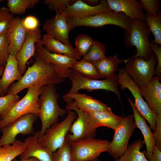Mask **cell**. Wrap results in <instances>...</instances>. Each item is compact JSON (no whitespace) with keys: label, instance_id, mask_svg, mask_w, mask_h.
I'll return each mask as SVG.
<instances>
[{"label":"cell","instance_id":"6da1fadb","mask_svg":"<svg viewBox=\"0 0 161 161\" xmlns=\"http://www.w3.org/2000/svg\"><path fill=\"white\" fill-rule=\"evenodd\" d=\"M65 79L59 76L52 64L46 63L36 54L33 64L28 67L19 80L10 86L6 93L17 95L26 88L31 87H41L51 83L55 85L63 82Z\"/></svg>","mask_w":161,"mask_h":161},{"label":"cell","instance_id":"7a4b0ae2","mask_svg":"<svg viewBox=\"0 0 161 161\" xmlns=\"http://www.w3.org/2000/svg\"><path fill=\"white\" fill-rule=\"evenodd\" d=\"M38 100L40 108L39 117L41 122L38 138L41 137L52 124L58 122V117L63 116L67 111L58 104L59 95L55 84H49L41 88Z\"/></svg>","mask_w":161,"mask_h":161},{"label":"cell","instance_id":"3957f363","mask_svg":"<svg viewBox=\"0 0 161 161\" xmlns=\"http://www.w3.org/2000/svg\"><path fill=\"white\" fill-rule=\"evenodd\" d=\"M71 31L78 26L98 28L107 25H113L123 29L129 33L132 20L125 14L115 11L101 13L86 17L66 19Z\"/></svg>","mask_w":161,"mask_h":161},{"label":"cell","instance_id":"277c9868","mask_svg":"<svg viewBox=\"0 0 161 161\" xmlns=\"http://www.w3.org/2000/svg\"><path fill=\"white\" fill-rule=\"evenodd\" d=\"M72 83L69 91L63 97L74 94L78 93L80 90L85 89L91 92L97 90H104L114 93L120 100L121 95L118 89L120 85L117 74L109 78L96 80L86 78L77 71L73 70L69 77Z\"/></svg>","mask_w":161,"mask_h":161},{"label":"cell","instance_id":"5b68a950","mask_svg":"<svg viewBox=\"0 0 161 161\" xmlns=\"http://www.w3.org/2000/svg\"><path fill=\"white\" fill-rule=\"evenodd\" d=\"M150 33L145 20H132L130 32L124 33V42L127 47H135L137 52L134 56L149 60L153 52L148 38Z\"/></svg>","mask_w":161,"mask_h":161},{"label":"cell","instance_id":"8992f818","mask_svg":"<svg viewBox=\"0 0 161 161\" xmlns=\"http://www.w3.org/2000/svg\"><path fill=\"white\" fill-rule=\"evenodd\" d=\"M65 109L74 111L78 117L72 123L65 141L70 144L87 138H95L97 128L89 116L72 102L67 103Z\"/></svg>","mask_w":161,"mask_h":161},{"label":"cell","instance_id":"52a82bcc","mask_svg":"<svg viewBox=\"0 0 161 161\" xmlns=\"http://www.w3.org/2000/svg\"><path fill=\"white\" fill-rule=\"evenodd\" d=\"M41 87L28 88L25 96L19 100L9 112L1 118V127L9 124L21 116L34 114L38 116L40 112L38 103Z\"/></svg>","mask_w":161,"mask_h":161},{"label":"cell","instance_id":"ba28073f","mask_svg":"<svg viewBox=\"0 0 161 161\" xmlns=\"http://www.w3.org/2000/svg\"><path fill=\"white\" fill-rule=\"evenodd\" d=\"M68 112L64 120L52 124L46 131L43 136L38 139L39 143L43 147L53 153L64 144L70 127L77 118L76 113L74 111Z\"/></svg>","mask_w":161,"mask_h":161},{"label":"cell","instance_id":"9c48e42d","mask_svg":"<svg viewBox=\"0 0 161 161\" xmlns=\"http://www.w3.org/2000/svg\"><path fill=\"white\" fill-rule=\"evenodd\" d=\"M118 80L121 90L127 89L130 91L134 99V106L140 115L148 122L154 132L156 127L157 114L149 107L143 98L139 87L127 74L125 68L119 69Z\"/></svg>","mask_w":161,"mask_h":161},{"label":"cell","instance_id":"30bf717a","mask_svg":"<svg viewBox=\"0 0 161 161\" xmlns=\"http://www.w3.org/2000/svg\"><path fill=\"white\" fill-rule=\"evenodd\" d=\"M123 61L127 74L139 87L147 84L154 75L157 59L153 52L148 60L132 56Z\"/></svg>","mask_w":161,"mask_h":161},{"label":"cell","instance_id":"8fae6325","mask_svg":"<svg viewBox=\"0 0 161 161\" xmlns=\"http://www.w3.org/2000/svg\"><path fill=\"white\" fill-rule=\"evenodd\" d=\"M110 142L107 140L87 138L73 143L70 149L73 161H87L98 158L109 150Z\"/></svg>","mask_w":161,"mask_h":161},{"label":"cell","instance_id":"7c38bea8","mask_svg":"<svg viewBox=\"0 0 161 161\" xmlns=\"http://www.w3.org/2000/svg\"><path fill=\"white\" fill-rule=\"evenodd\" d=\"M137 128L133 114L123 117L114 130L113 139L109 145L108 152L115 160L119 158L125 153L129 139Z\"/></svg>","mask_w":161,"mask_h":161},{"label":"cell","instance_id":"4fadbf2b","mask_svg":"<svg viewBox=\"0 0 161 161\" xmlns=\"http://www.w3.org/2000/svg\"><path fill=\"white\" fill-rule=\"evenodd\" d=\"M38 117L37 115L34 114H27L21 116L7 126L1 128L2 135L0 138V147L13 144L18 134H34L35 132L33 126Z\"/></svg>","mask_w":161,"mask_h":161},{"label":"cell","instance_id":"5bb4252c","mask_svg":"<svg viewBox=\"0 0 161 161\" xmlns=\"http://www.w3.org/2000/svg\"><path fill=\"white\" fill-rule=\"evenodd\" d=\"M41 40L35 45L37 54L46 63L52 64L60 77L65 79L69 77L73 70L71 69L72 65L76 60L67 56L48 51L42 45Z\"/></svg>","mask_w":161,"mask_h":161},{"label":"cell","instance_id":"9a60e30c","mask_svg":"<svg viewBox=\"0 0 161 161\" xmlns=\"http://www.w3.org/2000/svg\"><path fill=\"white\" fill-rule=\"evenodd\" d=\"M112 11H113L110 8L107 0L100 1L99 4L96 6H91L82 0H76L62 12L66 19H73Z\"/></svg>","mask_w":161,"mask_h":161},{"label":"cell","instance_id":"2e32d148","mask_svg":"<svg viewBox=\"0 0 161 161\" xmlns=\"http://www.w3.org/2000/svg\"><path fill=\"white\" fill-rule=\"evenodd\" d=\"M55 13V17L45 21L43 29L49 35L70 46L69 35L70 30L66 18L62 11L56 10Z\"/></svg>","mask_w":161,"mask_h":161},{"label":"cell","instance_id":"e0dca14e","mask_svg":"<svg viewBox=\"0 0 161 161\" xmlns=\"http://www.w3.org/2000/svg\"><path fill=\"white\" fill-rule=\"evenodd\" d=\"M41 37V31L39 28L27 32L25 40L16 56L18 69L22 75L26 72L27 62L36 54L35 44Z\"/></svg>","mask_w":161,"mask_h":161},{"label":"cell","instance_id":"ac0fdd59","mask_svg":"<svg viewBox=\"0 0 161 161\" xmlns=\"http://www.w3.org/2000/svg\"><path fill=\"white\" fill-rule=\"evenodd\" d=\"M39 133V131H37L32 136L25 139L24 151L20 155V160L34 157L41 161H52L53 153L43 147L38 142Z\"/></svg>","mask_w":161,"mask_h":161},{"label":"cell","instance_id":"d6986e66","mask_svg":"<svg viewBox=\"0 0 161 161\" xmlns=\"http://www.w3.org/2000/svg\"><path fill=\"white\" fill-rule=\"evenodd\" d=\"M161 78L154 76L145 85L139 87L150 108L157 115L161 113Z\"/></svg>","mask_w":161,"mask_h":161},{"label":"cell","instance_id":"ffe728a7","mask_svg":"<svg viewBox=\"0 0 161 161\" xmlns=\"http://www.w3.org/2000/svg\"><path fill=\"white\" fill-rule=\"evenodd\" d=\"M9 39L10 55L16 56L21 49L26 38L27 31L22 24V19L13 18L7 30Z\"/></svg>","mask_w":161,"mask_h":161},{"label":"cell","instance_id":"44dd1931","mask_svg":"<svg viewBox=\"0 0 161 161\" xmlns=\"http://www.w3.org/2000/svg\"><path fill=\"white\" fill-rule=\"evenodd\" d=\"M63 98L67 104L72 101L75 106L84 112L112 111L105 104L85 94H72Z\"/></svg>","mask_w":161,"mask_h":161},{"label":"cell","instance_id":"7402d4cb","mask_svg":"<svg viewBox=\"0 0 161 161\" xmlns=\"http://www.w3.org/2000/svg\"><path fill=\"white\" fill-rule=\"evenodd\" d=\"M113 11L125 14L132 20L138 19L145 20L143 7L140 1L136 0H107Z\"/></svg>","mask_w":161,"mask_h":161},{"label":"cell","instance_id":"603a6c76","mask_svg":"<svg viewBox=\"0 0 161 161\" xmlns=\"http://www.w3.org/2000/svg\"><path fill=\"white\" fill-rule=\"evenodd\" d=\"M128 99L133 111V115L137 127L140 129L143 137V140L146 147L145 156L150 161L155 145L153 132L151 131V128L147 124L145 119L137 111L131 99L129 98Z\"/></svg>","mask_w":161,"mask_h":161},{"label":"cell","instance_id":"cb8c5ba5","mask_svg":"<svg viewBox=\"0 0 161 161\" xmlns=\"http://www.w3.org/2000/svg\"><path fill=\"white\" fill-rule=\"evenodd\" d=\"M41 42L44 48L50 52L67 56L76 61L81 58L72 45H66L46 33L43 35Z\"/></svg>","mask_w":161,"mask_h":161},{"label":"cell","instance_id":"d4e9b609","mask_svg":"<svg viewBox=\"0 0 161 161\" xmlns=\"http://www.w3.org/2000/svg\"><path fill=\"white\" fill-rule=\"evenodd\" d=\"M22 76L18 69L16 56L9 54L0 79V86L4 94L7 93L10 84L13 81L19 80Z\"/></svg>","mask_w":161,"mask_h":161},{"label":"cell","instance_id":"484cf974","mask_svg":"<svg viewBox=\"0 0 161 161\" xmlns=\"http://www.w3.org/2000/svg\"><path fill=\"white\" fill-rule=\"evenodd\" d=\"M89 116L96 127L104 126L114 130L123 117L114 114L112 111H99L85 112Z\"/></svg>","mask_w":161,"mask_h":161},{"label":"cell","instance_id":"4316f807","mask_svg":"<svg viewBox=\"0 0 161 161\" xmlns=\"http://www.w3.org/2000/svg\"><path fill=\"white\" fill-rule=\"evenodd\" d=\"M121 61L115 55L106 57L93 63L102 78L106 79L112 77L115 72L118 71Z\"/></svg>","mask_w":161,"mask_h":161},{"label":"cell","instance_id":"83f0119b","mask_svg":"<svg viewBox=\"0 0 161 161\" xmlns=\"http://www.w3.org/2000/svg\"><path fill=\"white\" fill-rule=\"evenodd\" d=\"M144 143L141 137L135 140L128 145L123 154L114 161H149L145 156V151H140Z\"/></svg>","mask_w":161,"mask_h":161},{"label":"cell","instance_id":"f1b7e54d","mask_svg":"<svg viewBox=\"0 0 161 161\" xmlns=\"http://www.w3.org/2000/svg\"><path fill=\"white\" fill-rule=\"evenodd\" d=\"M24 143L16 140L12 144L0 147V161H13L23 152Z\"/></svg>","mask_w":161,"mask_h":161},{"label":"cell","instance_id":"f546056e","mask_svg":"<svg viewBox=\"0 0 161 161\" xmlns=\"http://www.w3.org/2000/svg\"><path fill=\"white\" fill-rule=\"evenodd\" d=\"M71 69L88 78L96 80L102 78L92 63L82 59L76 61Z\"/></svg>","mask_w":161,"mask_h":161},{"label":"cell","instance_id":"4dcf8cb0","mask_svg":"<svg viewBox=\"0 0 161 161\" xmlns=\"http://www.w3.org/2000/svg\"><path fill=\"white\" fill-rule=\"evenodd\" d=\"M145 21L151 32L154 35V43L161 45V12L160 9L155 17L146 13L145 14Z\"/></svg>","mask_w":161,"mask_h":161},{"label":"cell","instance_id":"1f68e13d","mask_svg":"<svg viewBox=\"0 0 161 161\" xmlns=\"http://www.w3.org/2000/svg\"><path fill=\"white\" fill-rule=\"evenodd\" d=\"M7 7L13 15L23 14L27 8H32L38 0H8Z\"/></svg>","mask_w":161,"mask_h":161},{"label":"cell","instance_id":"d6a6232c","mask_svg":"<svg viewBox=\"0 0 161 161\" xmlns=\"http://www.w3.org/2000/svg\"><path fill=\"white\" fill-rule=\"evenodd\" d=\"M105 54L104 45L98 41H95L82 59L93 63L105 58Z\"/></svg>","mask_w":161,"mask_h":161},{"label":"cell","instance_id":"836d02e7","mask_svg":"<svg viewBox=\"0 0 161 161\" xmlns=\"http://www.w3.org/2000/svg\"><path fill=\"white\" fill-rule=\"evenodd\" d=\"M94 41L88 35L82 33L75 37V49L80 56H84L93 44Z\"/></svg>","mask_w":161,"mask_h":161},{"label":"cell","instance_id":"e575fe53","mask_svg":"<svg viewBox=\"0 0 161 161\" xmlns=\"http://www.w3.org/2000/svg\"><path fill=\"white\" fill-rule=\"evenodd\" d=\"M19 100V96L17 95L7 94L0 96V117L8 113Z\"/></svg>","mask_w":161,"mask_h":161},{"label":"cell","instance_id":"d590c367","mask_svg":"<svg viewBox=\"0 0 161 161\" xmlns=\"http://www.w3.org/2000/svg\"><path fill=\"white\" fill-rule=\"evenodd\" d=\"M52 161H73L70 144L65 141L61 147L53 153Z\"/></svg>","mask_w":161,"mask_h":161},{"label":"cell","instance_id":"8d00e7d4","mask_svg":"<svg viewBox=\"0 0 161 161\" xmlns=\"http://www.w3.org/2000/svg\"><path fill=\"white\" fill-rule=\"evenodd\" d=\"M9 39L7 31L0 34V61L5 66L9 55Z\"/></svg>","mask_w":161,"mask_h":161},{"label":"cell","instance_id":"74e56055","mask_svg":"<svg viewBox=\"0 0 161 161\" xmlns=\"http://www.w3.org/2000/svg\"><path fill=\"white\" fill-rule=\"evenodd\" d=\"M76 0H45L43 4L47 5L51 11H64L69 5L73 4Z\"/></svg>","mask_w":161,"mask_h":161},{"label":"cell","instance_id":"f35d334b","mask_svg":"<svg viewBox=\"0 0 161 161\" xmlns=\"http://www.w3.org/2000/svg\"><path fill=\"white\" fill-rule=\"evenodd\" d=\"M13 18L7 7L2 6L0 8V34L7 31Z\"/></svg>","mask_w":161,"mask_h":161},{"label":"cell","instance_id":"ab89813d","mask_svg":"<svg viewBox=\"0 0 161 161\" xmlns=\"http://www.w3.org/2000/svg\"><path fill=\"white\" fill-rule=\"evenodd\" d=\"M143 9L146 14L153 17H156L160 7V0H141Z\"/></svg>","mask_w":161,"mask_h":161},{"label":"cell","instance_id":"60d3db41","mask_svg":"<svg viewBox=\"0 0 161 161\" xmlns=\"http://www.w3.org/2000/svg\"><path fill=\"white\" fill-rule=\"evenodd\" d=\"M152 51L155 54L157 59V63L155 67L154 75L161 78V47L160 45L156 43L152 40L150 42Z\"/></svg>","mask_w":161,"mask_h":161},{"label":"cell","instance_id":"b9f144b4","mask_svg":"<svg viewBox=\"0 0 161 161\" xmlns=\"http://www.w3.org/2000/svg\"><path fill=\"white\" fill-rule=\"evenodd\" d=\"M22 24L27 32L39 28V22L38 19L35 16L29 15L22 19Z\"/></svg>","mask_w":161,"mask_h":161},{"label":"cell","instance_id":"7bdbcfd3","mask_svg":"<svg viewBox=\"0 0 161 161\" xmlns=\"http://www.w3.org/2000/svg\"><path fill=\"white\" fill-rule=\"evenodd\" d=\"M155 143L157 148L161 150V113L157 115L156 127L153 132Z\"/></svg>","mask_w":161,"mask_h":161},{"label":"cell","instance_id":"ee69618b","mask_svg":"<svg viewBox=\"0 0 161 161\" xmlns=\"http://www.w3.org/2000/svg\"><path fill=\"white\" fill-rule=\"evenodd\" d=\"M149 161H161V150L154 145L152 156Z\"/></svg>","mask_w":161,"mask_h":161},{"label":"cell","instance_id":"f6af8a7d","mask_svg":"<svg viewBox=\"0 0 161 161\" xmlns=\"http://www.w3.org/2000/svg\"><path fill=\"white\" fill-rule=\"evenodd\" d=\"M82 1L91 6H96L98 5L100 3L99 0H83Z\"/></svg>","mask_w":161,"mask_h":161},{"label":"cell","instance_id":"bcb514c9","mask_svg":"<svg viewBox=\"0 0 161 161\" xmlns=\"http://www.w3.org/2000/svg\"><path fill=\"white\" fill-rule=\"evenodd\" d=\"M5 68V66H0V77L1 76H2ZM4 93L2 91L1 87L0 86V96H4Z\"/></svg>","mask_w":161,"mask_h":161},{"label":"cell","instance_id":"7dc6e473","mask_svg":"<svg viewBox=\"0 0 161 161\" xmlns=\"http://www.w3.org/2000/svg\"><path fill=\"white\" fill-rule=\"evenodd\" d=\"M13 161H40L38 159H37L35 157H31L28 159H25V160H18L16 158L14 159Z\"/></svg>","mask_w":161,"mask_h":161},{"label":"cell","instance_id":"c3c4849f","mask_svg":"<svg viewBox=\"0 0 161 161\" xmlns=\"http://www.w3.org/2000/svg\"><path fill=\"white\" fill-rule=\"evenodd\" d=\"M87 161H100L99 160V159H98V158H97L96 159H93V160H91Z\"/></svg>","mask_w":161,"mask_h":161},{"label":"cell","instance_id":"681fc988","mask_svg":"<svg viewBox=\"0 0 161 161\" xmlns=\"http://www.w3.org/2000/svg\"><path fill=\"white\" fill-rule=\"evenodd\" d=\"M4 66L2 65V64L1 61H0V66Z\"/></svg>","mask_w":161,"mask_h":161},{"label":"cell","instance_id":"f907efd6","mask_svg":"<svg viewBox=\"0 0 161 161\" xmlns=\"http://www.w3.org/2000/svg\"><path fill=\"white\" fill-rule=\"evenodd\" d=\"M1 127V118L0 117V129Z\"/></svg>","mask_w":161,"mask_h":161},{"label":"cell","instance_id":"816d5d0a","mask_svg":"<svg viewBox=\"0 0 161 161\" xmlns=\"http://www.w3.org/2000/svg\"><path fill=\"white\" fill-rule=\"evenodd\" d=\"M3 0H0V3H1V2H3Z\"/></svg>","mask_w":161,"mask_h":161}]
</instances>
